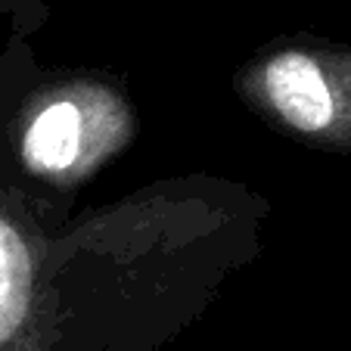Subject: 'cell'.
<instances>
[{
  "mask_svg": "<svg viewBox=\"0 0 351 351\" xmlns=\"http://www.w3.org/2000/svg\"><path fill=\"white\" fill-rule=\"evenodd\" d=\"M134 137V112L125 97L97 81L50 87L25 106L19 156L50 184H81Z\"/></svg>",
  "mask_w": 351,
  "mask_h": 351,
  "instance_id": "cell-1",
  "label": "cell"
},
{
  "mask_svg": "<svg viewBox=\"0 0 351 351\" xmlns=\"http://www.w3.org/2000/svg\"><path fill=\"white\" fill-rule=\"evenodd\" d=\"M280 128L326 149H351V47H283L239 78Z\"/></svg>",
  "mask_w": 351,
  "mask_h": 351,
  "instance_id": "cell-2",
  "label": "cell"
},
{
  "mask_svg": "<svg viewBox=\"0 0 351 351\" xmlns=\"http://www.w3.org/2000/svg\"><path fill=\"white\" fill-rule=\"evenodd\" d=\"M0 351H47L32 245L3 212H0Z\"/></svg>",
  "mask_w": 351,
  "mask_h": 351,
  "instance_id": "cell-3",
  "label": "cell"
}]
</instances>
